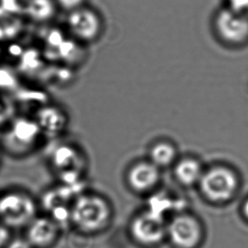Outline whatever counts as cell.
I'll use <instances>...</instances> for the list:
<instances>
[{
    "label": "cell",
    "mask_w": 248,
    "mask_h": 248,
    "mask_svg": "<svg viewBox=\"0 0 248 248\" xmlns=\"http://www.w3.org/2000/svg\"><path fill=\"white\" fill-rule=\"evenodd\" d=\"M27 228L26 239L34 248H49L59 235V227L54 219L46 217H37Z\"/></svg>",
    "instance_id": "30bf717a"
},
{
    "label": "cell",
    "mask_w": 248,
    "mask_h": 248,
    "mask_svg": "<svg viewBox=\"0 0 248 248\" xmlns=\"http://www.w3.org/2000/svg\"><path fill=\"white\" fill-rule=\"evenodd\" d=\"M43 135L34 117L16 116L0 135V147L3 155L22 158L35 151Z\"/></svg>",
    "instance_id": "6da1fadb"
},
{
    "label": "cell",
    "mask_w": 248,
    "mask_h": 248,
    "mask_svg": "<svg viewBox=\"0 0 248 248\" xmlns=\"http://www.w3.org/2000/svg\"><path fill=\"white\" fill-rule=\"evenodd\" d=\"M83 0H58L61 6L67 10H78Z\"/></svg>",
    "instance_id": "ffe728a7"
},
{
    "label": "cell",
    "mask_w": 248,
    "mask_h": 248,
    "mask_svg": "<svg viewBox=\"0 0 248 248\" xmlns=\"http://www.w3.org/2000/svg\"><path fill=\"white\" fill-rule=\"evenodd\" d=\"M11 239L10 229L0 222V248H5Z\"/></svg>",
    "instance_id": "ac0fdd59"
},
{
    "label": "cell",
    "mask_w": 248,
    "mask_h": 248,
    "mask_svg": "<svg viewBox=\"0 0 248 248\" xmlns=\"http://www.w3.org/2000/svg\"><path fill=\"white\" fill-rule=\"evenodd\" d=\"M167 235L175 248H195L201 241V225L191 215H178L167 225Z\"/></svg>",
    "instance_id": "ba28073f"
},
{
    "label": "cell",
    "mask_w": 248,
    "mask_h": 248,
    "mask_svg": "<svg viewBox=\"0 0 248 248\" xmlns=\"http://www.w3.org/2000/svg\"><path fill=\"white\" fill-rule=\"evenodd\" d=\"M219 40L229 45H241L248 42V16L230 9L225 4L215 13L213 20Z\"/></svg>",
    "instance_id": "5b68a950"
},
{
    "label": "cell",
    "mask_w": 248,
    "mask_h": 248,
    "mask_svg": "<svg viewBox=\"0 0 248 248\" xmlns=\"http://www.w3.org/2000/svg\"><path fill=\"white\" fill-rule=\"evenodd\" d=\"M37 205L29 191L18 186L0 191V222L10 229L27 227L37 215Z\"/></svg>",
    "instance_id": "3957f363"
},
{
    "label": "cell",
    "mask_w": 248,
    "mask_h": 248,
    "mask_svg": "<svg viewBox=\"0 0 248 248\" xmlns=\"http://www.w3.org/2000/svg\"><path fill=\"white\" fill-rule=\"evenodd\" d=\"M36 120L44 135H56L64 130L67 124V116L57 106H47L38 111Z\"/></svg>",
    "instance_id": "5bb4252c"
},
{
    "label": "cell",
    "mask_w": 248,
    "mask_h": 248,
    "mask_svg": "<svg viewBox=\"0 0 248 248\" xmlns=\"http://www.w3.org/2000/svg\"><path fill=\"white\" fill-rule=\"evenodd\" d=\"M68 27L71 34L83 43L96 40L101 32L100 19L88 10H74L68 18Z\"/></svg>",
    "instance_id": "9c48e42d"
},
{
    "label": "cell",
    "mask_w": 248,
    "mask_h": 248,
    "mask_svg": "<svg viewBox=\"0 0 248 248\" xmlns=\"http://www.w3.org/2000/svg\"><path fill=\"white\" fill-rule=\"evenodd\" d=\"M14 75L7 68H0V90L7 91L15 85Z\"/></svg>",
    "instance_id": "2e32d148"
},
{
    "label": "cell",
    "mask_w": 248,
    "mask_h": 248,
    "mask_svg": "<svg viewBox=\"0 0 248 248\" xmlns=\"http://www.w3.org/2000/svg\"><path fill=\"white\" fill-rule=\"evenodd\" d=\"M1 54H2V52H1V48H0V56H1Z\"/></svg>",
    "instance_id": "603a6c76"
},
{
    "label": "cell",
    "mask_w": 248,
    "mask_h": 248,
    "mask_svg": "<svg viewBox=\"0 0 248 248\" xmlns=\"http://www.w3.org/2000/svg\"><path fill=\"white\" fill-rule=\"evenodd\" d=\"M163 171L148 158L138 159L129 165L124 174L128 188L139 195L150 194L161 185Z\"/></svg>",
    "instance_id": "8992f818"
},
{
    "label": "cell",
    "mask_w": 248,
    "mask_h": 248,
    "mask_svg": "<svg viewBox=\"0 0 248 248\" xmlns=\"http://www.w3.org/2000/svg\"><path fill=\"white\" fill-rule=\"evenodd\" d=\"M5 248H34L31 245L30 242L27 241L26 238H13L10 240V242L8 243V245Z\"/></svg>",
    "instance_id": "d6986e66"
},
{
    "label": "cell",
    "mask_w": 248,
    "mask_h": 248,
    "mask_svg": "<svg viewBox=\"0 0 248 248\" xmlns=\"http://www.w3.org/2000/svg\"><path fill=\"white\" fill-rule=\"evenodd\" d=\"M82 157L81 152L71 146H61L56 149L53 155V166L63 176H74L78 175L79 171H81Z\"/></svg>",
    "instance_id": "4fadbf2b"
},
{
    "label": "cell",
    "mask_w": 248,
    "mask_h": 248,
    "mask_svg": "<svg viewBox=\"0 0 248 248\" xmlns=\"http://www.w3.org/2000/svg\"><path fill=\"white\" fill-rule=\"evenodd\" d=\"M3 152L2 150V148L0 147V167H1V165H2V163H3Z\"/></svg>",
    "instance_id": "7402d4cb"
},
{
    "label": "cell",
    "mask_w": 248,
    "mask_h": 248,
    "mask_svg": "<svg viewBox=\"0 0 248 248\" xmlns=\"http://www.w3.org/2000/svg\"><path fill=\"white\" fill-rule=\"evenodd\" d=\"M180 156L177 145L174 141L169 139H158L150 145L147 158L164 171L173 167Z\"/></svg>",
    "instance_id": "7c38bea8"
},
{
    "label": "cell",
    "mask_w": 248,
    "mask_h": 248,
    "mask_svg": "<svg viewBox=\"0 0 248 248\" xmlns=\"http://www.w3.org/2000/svg\"><path fill=\"white\" fill-rule=\"evenodd\" d=\"M225 5L240 13L248 12V0H226Z\"/></svg>",
    "instance_id": "e0dca14e"
},
{
    "label": "cell",
    "mask_w": 248,
    "mask_h": 248,
    "mask_svg": "<svg viewBox=\"0 0 248 248\" xmlns=\"http://www.w3.org/2000/svg\"><path fill=\"white\" fill-rule=\"evenodd\" d=\"M243 213H244L246 217L248 218V199L243 205Z\"/></svg>",
    "instance_id": "44dd1931"
},
{
    "label": "cell",
    "mask_w": 248,
    "mask_h": 248,
    "mask_svg": "<svg viewBox=\"0 0 248 248\" xmlns=\"http://www.w3.org/2000/svg\"><path fill=\"white\" fill-rule=\"evenodd\" d=\"M112 208L107 198L95 192H85L75 199L70 218L77 228L86 233H95L109 223Z\"/></svg>",
    "instance_id": "7a4b0ae2"
},
{
    "label": "cell",
    "mask_w": 248,
    "mask_h": 248,
    "mask_svg": "<svg viewBox=\"0 0 248 248\" xmlns=\"http://www.w3.org/2000/svg\"><path fill=\"white\" fill-rule=\"evenodd\" d=\"M26 10L31 19L44 21L54 15V3L51 0H29Z\"/></svg>",
    "instance_id": "9a60e30c"
},
{
    "label": "cell",
    "mask_w": 248,
    "mask_h": 248,
    "mask_svg": "<svg viewBox=\"0 0 248 248\" xmlns=\"http://www.w3.org/2000/svg\"><path fill=\"white\" fill-rule=\"evenodd\" d=\"M171 170L175 181L184 187L198 186L205 170L199 159L190 155L180 156Z\"/></svg>",
    "instance_id": "8fae6325"
},
{
    "label": "cell",
    "mask_w": 248,
    "mask_h": 248,
    "mask_svg": "<svg viewBox=\"0 0 248 248\" xmlns=\"http://www.w3.org/2000/svg\"><path fill=\"white\" fill-rule=\"evenodd\" d=\"M131 233L138 243L154 247L161 243L167 235V225L157 213L142 212L131 222Z\"/></svg>",
    "instance_id": "52a82bcc"
},
{
    "label": "cell",
    "mask_w": 248,
    "mask_h": 248,
    "mask_svg": "<svg viewBox=\"0 0 248 248\" xmlns=\"http://www.w3.org/2000/svg\"><path fill=\"white\" fill-rule=\"evenodd\" d=\"M238 177L232 169L222 165L205 170L198 186L202 195L213 202H225L238 189Z\"/></svg>",
    "instance_id": "277c9868"
}]
</instances>
